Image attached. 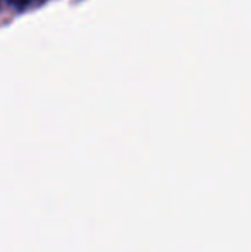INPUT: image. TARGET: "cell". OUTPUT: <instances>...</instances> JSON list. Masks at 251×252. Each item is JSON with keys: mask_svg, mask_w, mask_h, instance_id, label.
Wrapping results in <instances>:
<instances>
[{"mask_svg": "<svg viewBox=\"0 0 251 252\" xmlns=\"http://www.w3.org/2000/svg\"><path fill=\"white\" fill-rule=\"evenodd\" d=\"M41 0H3V3L5 5H10L14 7V9L17 10H24V9H30V7L36 5V3H40Z\"/></svg>", "mask_w": 251, "mask_h": 252, "instance_id": "1", "label": "cell"}, {"mask_svg": "<svg viewBox=\"0 0 251 252\" xmlns=\"http://www.w3.org/2000/svg\"><path fill=\"white\" fill-rule=\"evenodd\" d=\"M3 5H5V3H3V0H0V9H2Z\"/></svg>", "mask_w": 251, "mask_h": 252, "instance_id": "2", "label": "cell"}]
</instances>
